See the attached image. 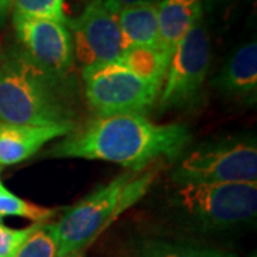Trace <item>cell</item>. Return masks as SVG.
Segmentation results:
<instances>
[{"label": "cell", "instance_id": "2", "mask_svg": "<svg viewBox=\"0 0 257 257\" xmlns=\"http://www.w3.org/2000/svg\"><path fill=\"white\" fill-rule=\"evenodd\" d=\"M55 79L13 52L0 66V121L9 124L46 126L73 123L72 110L57 90Z\"/></svg>", "mask_w": 257, "mask_h": 257}, {"label": "cell", "instance_id": "13", "mask_svg": "<svg viewBox=\"0 0 257 257\" xmlns=\"http://www.w3.org/2000/svg\"><path fill=\"white\" fill-rule=\"evenodd\" d=\"M124 47L160 45L156 3H142L120 9L117 13Z\"/></svg>", "mask_w": 257, "mask_h": 257}, {"label": "cell", "instance_id": "8", "mask_svg": "<svg viewBox=\"0 0 257 257\" xmlns=\"http://www.w3.org/2000/svg\"><path fill=\"white\" fill-rule=\"evenodd\" d=\"M13 26L23 53L42 72L55 79L70 72L74 52L67 25L52 19L13 15Z\"/></svg>", "mask_w": 257, "mask_h": 257}, {"label": "cell", "instance_id": "18", "mask_svg": "<svg viewBox=\"0 0 257 257\" xmlns=\"http://www.w3.org/2000/svg\"><path fill=\"white\" fill-rule=\"evenodd\" d=\"M143 257H234L219 250L159 243L147 247Z\"/></svg>", "mask_w": 257, "mask_h": 257}, {"label": "cell", "instance_id": "12", "mask_svg": "<svg viewBox=\"0 0 257 257\" xmlns=\"http://www.w3.org/2000/svg\"><path fill=\"white\" fill-rule=\"evenodd\" d=\"M160 45L173 52L184 36L202 22L203 0H162L156 3Z\"/></svg>", "mask_w": 257, "mask_h": 257}, {"label": "cell", "instance_id": "23", "mask_svg": "<svg viewBox=\"0 0 257 257\" xmlns=\"http://www.w3.org/2000/svg\"><path fill=\"white\" fill-rule=\"evenodd\" d=\"M226 2H227V5H229V3H231V2H234V0H226Z\"/></svg>", "mask_w": 257, "mask_h": 257}, {"label": "cell", "instance_id": "6", "mask_svg": "<svg viewBox=\"0 0 257 257\" xmlns=\"http://www.w3.org/2000/svg\"><path fill=\"white\" fill-rule=\"evenodd\" d=\"M83 82L87 103L97 117L143 114L155 104L160 92L119 62L86 66Z\"/></svg>", "mask_w": 257, "mask_h": 257}, {"label": "cell", "instance_id": "14", "mask_svg": "<svg viewBox=\"0 0 257 257\" xmlns=\"http://www.w3.org/2000/svg\"><path fill=\"white\" fill-rule=\"evenodd\" d=\"M170 57L172 52L162 46H135L127 47L117 62L142 80L162 89Z\"/></svg>", "mask_w": 257, "mask_h": 257}, {"label": "cell", "instance_id": "5", "mask_svg": "<svg viewBox=\"0 0 257 257\" xmlns=\"http://www.w3.org/2000/svg\"><path fill=\"white\" fill-rule=\"evenodd\" d=\"M180 183H257L256 142L211 140L193 149L172 173Z\"/></svg>", "mask_w": 257, "mask_h": 257}, {"label": "cell", "instance_id": "9", "mask_svg": "<svg viewBox=\"0 0 257 257\" xmlns=\"http://www.w3.org/2000/svg\"><path fill=\"white\" fill-rule=\"evenodd\" d=\"M69 25L73 29L74 57L84 67L117 62L126 50L117 15L106 8L103 0H92Z\"/></svg>", "mask_w": 257, "mask_h": 257}, {"label": "cell", "instance_id": "3", "mask_svg": "<svg viewBox=\"0 0 257 257\" xmlns=\"http://www.w3.org/2000/svg\"><path fill=\"white\" fill-rule=\"evenodd\" d=\"M149 183V176L135 179L132 173H126L99 187L70 207L56 224L59 257L73 251H83L120 210L138 200Z\"/></svg>", "mask_w": 257, "mask_h": 257}, {"label": "cell", "instance_id": "16", "mask_svg": "<svg viewBox=\"0 0 257 257\" xmlns=\"http://www.w3.org/2000/svg\"><path fill=\"white\" fill-rule=\"evenodd\" d=\"M15 257H59V237L56 224H39V227L19 248Z\"/></svg>", "mask_w": 257, "mask_h": 257}, {"label": "cell", "instance_id": "21", "mask_svg": "<svg viewBox=\"0 0 257 257\" xmlns=\"http://www.w3.org/2000/svg\"><path fill=\"white\" fill-rule=\"evenodd\" d=\"M12 6H13V0H0V19L8 15Z\"/></svg>", "mask_w": 257, "mask_h": 257}, {"label": "cell", "instance_id": "10", "mask_svg": "<svg viewBox=\"0 0 257 257\" xmlns=\"http://www.w3.org/2000/svg\"><path fill=\"white\" fill-rule=\"evenodd\" d=\"M74 128V123L46 126L9 124L0 121V166L19 165L36 155L46 143L64 138Z\"/></svg>", "mask_w": 257, "mask_h": 257}, {"label": "cell", "instance_id": "11", "mask_svg": "<svg viewBox=\"0 0 257 257\" xmlns=\"http://www.w3.org/2000/svg\"><path fill=\"white\" fill-rule=\"evenodd\" d=\"M216 82L221 90L230 96L256 100L257 43L254 39L233 52Z\"/></svg>", "mask_w": 257, "mask_h": 257}, {"label": "cell", "instance_id": "22", "mask_svg": "<svg viewBox=\"0 0 257 257\" xmlns=\"http://www.w3.org/2000/svg\"><path fill=\"white\" fill-rule=\"evenodd\" d=\"M63 257H83V256H82V251H73V253H67V254H64Z\"/></svg>", "mask_w": 257, "mask_h": 257}, {"label": "cell", "instance_id": "15", "mask_svg": "<svg viewBox=\"0 0 257 257\" xmlns=\"http://www.w3.org/2000/svg\"><path fill=\"white\" fill-rule=\"evenodd\" d=\"M57 210L42 207L33 203H29L20 199L15 193L9 192L0 182V217L18 216L26 217L35 223H45L49 219L55 217Z\"/></svg>", "mask_w": 257, "mask_h": 257}, {"label": "cell", "instance_id": "20", "mask_svg": "<svg viewBox=\"0 0 257 257\" xmlns=\"http://www.w3.org/2000/svg\"><path fill=\"white\" fill-rule=\"evenodd\" d=\"M103 3L113 13H117L120 9L127 8V6L142 5V3H157V0H103Z\"/></svg>", "mask_w": 257, "mask_h": 257}, {"label": "cell", "instance_id": "1", "mask_svg": "<svg viewBox=\"0 0 257 257\" xmlns=\"http://www.w3.org/2000/svg\"><path fill=\"white\" fill-rule=\"evenodd\" d=\"M190 140L192 133L183 124H156L143 114H114L73 128L47 156L103 160L139 172L157 159L177 157Z\"/></svg>", "mask_w": 257, "mask_h": 257}, {"label": "cell", "instance_id": "4", "mask_svg": "<svg viewBox=\"0 0 257 257\" xmlns=\"http://www.w3.org/2000/svg\"><path fill=\"white\" fill-rule=\"evenodd\" d=\"M172 202L203 227H227L256 217L257 183H180Z\"/></svg>", "mask_w": 257, "mask_h": 257}, {"label": "cell", "instance_id": "17", "mask_svg": "<svg viewBox=\"0 0 257 257\" xmlns=\"http://www.w3.org/2000/svg\"><path fill=\"white\" fill-rule=\"evenodd\" d=\"M13 15L52 19L69 25L64 15V0H13Z\"/></svg>", "mask_w": 257, "mask_h": 257}, {"label": "cell", "instance_id": "7", "mask_svg": "<svg viewBox=\"0 0 257 257\" xmlns=\"http://www.w3.org/2000/svg\"><path fill=\"white\" fill-rule=\"evenodd\" d=\"M210 66L209 33L199 22L173 49L160 89V109L193 106L202 93Z\"/></svg>", "mask_w": 257, "mask_h": 257}, {"label": "cell", "instance_id": "19", "mask_svg": "<svg viewBox=\"0 0 257 257\" xmlns=\"http://www.w3.org/2000/svg\"><path fill=\"white\" fill-rule=\"evenodd\" d=\"M42 223H35L26 229H12L0 223V257H15L19 248Z\"/></svg>", "mask_w": 257, "mask_h": 257}]
</instances>
